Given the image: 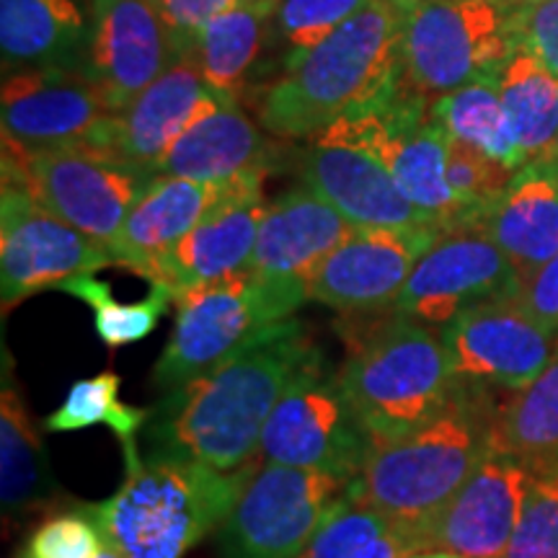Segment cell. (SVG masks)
<instances>
[{
  "instance_id": "13",
  "label": "cell",
  "mask_w": 558,
  "mask_h": 558,
  "mask_svg": "<svg viewBox=\"0 0 558 558\" xmlns=\"http://www.w3.org/2000/svg\"><path fill=\"white\" fill-rule=\"evenodd\" d=\"M522 279L481 228L445 230L416 262L390 311L427 326H448L473 305L520 298Z\"/></svg>"
},
{
  "instance_id": "43",
  "label": "cell",
  "mask_w": 558,
  "mask_h": 558,
  "mask_svg": "<svg viewBox=\"0 0 558 558\" xmlns=\"http://www.w3.org/2000/svg\"><path fill=\"white\" fill-rule=\"evenodd\" d=\"M96 558H128V556H124V554H122V550L114 546V543H111V541H107V538H104V546H101V550H99V554H96Z\"/></svg>"
},
{
  "instance_id": "22",
  "label": "cell",
  "mask_w": 558,
  "mask_h": 558,
  "mask_svg": "<svg viewBox=\"0 0 558 558\" xmlns=\"http://www.w3.org/2000/svg\"><path fill=\"white\" fill-rule=\"evenodd\" d=\"M277 145L251 122L239 99H222L194 122L160 160L158 177H181L226 184L248 173L275 169Z\"/></svg>"
},
{
  "instance_id": "21",
  "label": "cell",
  "mask_w": 558,
  "mask_h": 558,
  "mask_svg": "<svg viewBox=\"0 0 558 558\" xmlns=\"http://www.w3.org/2000/svg\"><path fill=\"white\" fill-rule=\"evenodd\" d=\"M222 99L226 96L207 86L192 60L179 58L128 109L111 114L107 150L158 177L166 153Z\"/></svg>"
},
{
  "instance_id": "39",
  "label": "cell",
  "mask_w": 558,
  "mask_h": 558,
  "mask_svg": "<svg viewBox=\"0 0 558 558\" xmlns=\"http://www.w3.org/2000/svg\"><path fill=\"white\" fill-rule=\"evenodd\" d=\"M150 9L163 21L173 50L179 58H186L192 41L218 13L233 9L243 0H148Z\"/></svg>"
},
{
  "instance_id": "28",
  "label": "cell",
  "mask_w": 558,
  "mask_h": 558,
  "mask_svg": "<svg viewBox=\"0 0 558 558\" xmlns=\"http://www.w3.org/2000/svg\"><path fill=\"white\" fill-rule=\"evenodd\" d=\"M432 122L518 173L525 163L499 94V73L471 81L432 101Z\"/></svg>"
},
{
  "instance_id": "30",
  "label": "cell",
  "mask_w": 558,
  "mask_h": 558,
  "mask_svg": "<svg viewBox=\"0 0 558 558\" xmlns=\"http://www.w3.org/2000/svg\"><path fill=\"white\" fill-rule=\"evenodd\" d=\"M0 476L5 518H19L50 499L52 478L47 471L45 450L19 390L9 383V375L0 401Z\"/></svg>"
},
{
  "instance_id": "19",
  "label": "cell",
  "mask_w": 558,
  "mask_h": 558,
  "mask_svg": "<svg viewBox=\"0 0 558 558\" xmlns=\"http://www.w3.org/2000/svg\"><path fill=\"white\" fill-rule=\"evenodd\" d=\"M300 171L303 186L337 207L357 230H445L401 192L388 166L360 145L313 137Z\"/></svg>"
},
{
  "instance_id": "44",
  "label": "cell",
  "mask_w": 558,
  "mask_h": 558,
  "mask_svg": "<svg viewBox=\"0 0 558 558\" xmlns=\"http://www.w3.org/2000/svg\"><path fill=\"white\" fill-rule=\"evenodd\" d=\"M407 558H463V556L450 554V550H416V554H411Z\"/></svg>"
},
{
  "instance_id": "23",
  "label": "cell",
  "mask_w": 558,
  "mask_h": 558,
  "mask_svg": "<svg viewBox=\"0 0 558 558\" xmlns=\"http://www.w3.org/2000/svg\"><path fill=\"white\" fill-rule=\"evenodd\" d=\"M241 179V177H239ZM235 181V179H233ZM156 177L124 222L120 241L114 246L117 267L148 277L166 251H171L197 222L226 197L230 184Z\"/></svg>"
},
{
  "instance_id": "24",
  "label": "cell",
  "mask_w": 558,
  "mask_h": 558,
  "mask_svg": "<svg viewBox=\"0 0 558 558\" xmlns=\"http://www.w3.org/2000/svg\"><path fill=\"white\" fill-rule=\"evenodd\" d=\"M478 228L505 251L525 284L558 254V171L530 160Z\"/></svg>"
},
{
  "instance_id": "12",
  "label": "cell",
  "mask_w": 558,
  "mask_h": 558,
  "mask_svg": "<svg viewBox=\"0 0 558 558\" xmlns=\"http://www.w3.org/2000/svg\"><path fill=\"white\" fill-rule=\"evenodd\" d=\"M114 262L101 243L68 226L29 192L3 184L0 194V298L3 311L75 275H94Z\"/></svg>"
},
{
  "instance_id": "10",
  "label": "cell",
  "mask_w": 558,
  "mask_h": 558,
  "mask_svg": "<svg viewBox=\"0 0 558 558\" xmlns=\"http://www.w3.org/2000/svg\"><path fill=\"white\" fill-rule=\"evenodd\" d=\"M369 448L373 439L354 414L339 373L316 349L271 411L259 445L262 460L326 471L354 484Z\"/></svg>"
},
{
  "instance_id": "27",
  "label": "cell",
  "mask_w": 558,
  "mask_h": 558,
  "mask_svg": "<svg viewBox=\"0 0 558 558\" xmlns=\"http://www.w3.org/2000/svg\"><path fill=\"white\" fill-rule=\"evenodd\" d=\"M494 448L520 460L535 478L558 473V352L499 409Z\"/></svg>"
},
{
  "instance_id": "3",
  "label": "cell",
  "mask_w": 558,
  "mask_h": 558,
  "mask_svg": "<svg viewBox=\"0 0 558 558\" xmlns=\"http://www.w3.org/2000/svg\"><path fill=\"white\" fill-rule=\"evenodd\" d=\"M399 78V19L390 0H373L313 50L288 54L256 117L275 137H316Z\"/></svg>"
},
{
  "instance_id": "7",
  "label": "cell",
  "mask_w": 558,
  "mask_h": 558,
  "mask_svg": "<svg viewBox=\"0 0 558 558\" xmlns=\"http://www.w3.org/2000/svg\"><path fill=\"white\" fill-rule=\"evenodd\" d=\"M153 173L96 148L21 150L3 143V184L29 192L114 256L124 222L143 197Z\"/></svg>"
},
{
  "instance_id": "8",
  "label": "cell",
  "mask_w": 558,
  "mask_h": 558,
  "mask_svg": "<svg viewBox=\"0 0 558 558\" xmlns=\"http://www.w3.org/2000/svg\"><path fill=\"white\" fill-rule=\"evenodd\" d=\"M354 507L352 481L316 469L264 463L220 525L222 558H298Z\"/></svg>"
},
{
  "instance_id": "42",
  "label": "cell",
  "mask_w": 558,
  "mask_h": 558,
  "mask_svg": "<svg viewBox=\"0 0 558 558\" xmlns=\"http://www.w3.org/2000/svg\"><path fill=\"white\" fill-rule=\"evenodd\" d=\"M535 160H541V163H546V166H550V169L554 171H558V135H556V140L554 143H550V148L543 153L541 158H535Z\"/></svg>"
},
{
  "instance_id": "9",
  "label": "cell",
  "mask_w": 558,
  "mask_h": 558,
  "mask_svg": "<svg viewBox=\"0 0 558 558\" xmlns=\"http://www.w3.org/2000/svg\"><path fill=\"white\" fill-rule=\"evenodd\" d=\"M288 318L251 269L184 292L169 344L153 367L156 386L169 393L190 386Z\"/></svg>"
},
{
  "instance_id": "1",
  "label": "cell",
  "mask_w": 558,
  "mask_h": 558,
  "mask_svg": "<svg viewBox=\"0 0 558 558\" xmlns=\"http://www.w3.org/2000/svg\"><path fill=\"white\" fill-rule=\"evenodd\" d=\"M316 349L295 318L269 326L213 373L166 396L148 429L153 452L220 471L254 463L271 411Z\"/></svg>"
},
{
  "instance_id": "16",
  "label": "cell",
  "mask_w": 558,
  "mask_h": 558,
  "mask_svg": "<svg viewBox=\"0 0 558 558\" xmlns=\"http://www.w3.org/2000/svg\"><path fill=\"white\" fill-rule=\"evenodd\" d=\"M533 481L520 460L492 448L450 505L418 533V548L450 550L463 558H505Z\"/></svg>"
},
{
  "instance_id": "14",
  "label": "cell",
  "mask_w": 558,
  "mask_h": 558,
  "mask_svg": "<svg viewBox=\"0 0 558 558\" xmlns=\"http://www.w3.org/2000/svg\"><path fill=\"white\" fill-rule=\"evenodd\" d=\"M450 367L458 380L520 390L556 357L558 331L518 298L473 305L442 326Z\"/></svg>"
},
{
  "instance_id": "25",
  "label": "cell",
  "mask_w": 558,
  "mask_h": 558,
  "mask_svg": "<svg viewBox=\"0 0 558 558\" xmlns=\"http://www.w3.org/2000/svg\"><path fill=\"white\" fill-rule=\"evenodd\" d=\"M75 0H0V52L5 73L81 68L88 45Z\"/></svg>"
},
{
  "instance_id": "38",
  "label": "cell",
  "mask_w": 558,
  "mask_h": 558,
  "mask_svg": "<svg viewBox=\"0 0 558 558\" xmlns=\"http://www.w3.org/2000/svg\"><path fill=\"white\" fill-rule=\"evenodd\" d=\"M509 32L514 47L535 54L558 75V0L509 3Z\"/></svg>"
},
{
  "instance_id": "41",
  "label": "cell",
  "mask_w": 558,
  "mask_h": 558,
  "mask_svg": "<svg viewBox=\"0 0 558 558\" xmlns=\"http://www.w3.org/2000/svg\"><path fill=\"white\" fill-rule=\"evenodd\" d=\"M416 550L418 538L414 530L393 522L386 533H380L378 538L369 541L354 558H407L411 554H416Z\"/></svg>"
},
{
  "instance_id": "37",
  "label": "cell",
  "mask_w": 558,
  "mask_h": 558,
  "mask_svg": "<svg viewBox=\"0 0 558 558\" xmlns=\"http://www.w3.org/2000/svg\"><path fill=\"white\" fill-rule=\"evenodd\" d=\"M393 525L386 514L375 512L369 507H349L337 520H331L313 538L308 548L298 558H354L369 541Z\"/></svg>"
},
{
  "instance_id": "5",
  "label": "cell",
  "mask_w": 558,
  "mask_h": 558,
  "mask_svg": "<svg viewBox=\"0 0 558 558\" xmlns=\"http://www.w3.org/2000/svg\"><path fill=\"white\" fill-rule=\"evenodd\" d=\"M339 383L373 445H380L435 418L460 380L442 333L393 313L360 337L339 369Z\"/></svg>"
},
{
  "instance_id": "46",
  "label": "cell",
  "mask_w": 558,
  "mask_h": 558,
  "mask_svg": "<svg viewBox=\"0 0 558 558\" xmlns=\"http://www.w3.org/2000/svg\"><path fill=\"white\" fill-rule=\"evenodd\" d=\"M556 352H558V341H556Z\"/></svg>"
},
{
  "instance_id": "35",
  "label": "cell",
  "mask_w": 558,
  "mask_h": 558,
  "mask_svg": "<svg viewBox=\"0 0 558 558\" xmlns=\"http://www.w3.org/2000/svg\"><path fill=\"white\" fill-rule=\"evenodd\" d=\"M505 558H558V473L533 481Z\"/></svg>"
},
{
  "instance_id": "31",
  "label": "cell",
  "mask_w": 558,
  "mask_h": 558,
  "mask_svg": "<svg viewBox=\"0 0 558 558\" xmlns=\"http://www.w3.org/2000/svg\"><path fill=\"white\" fill-rule=\"evenodd\" d=\"M120 375L111 373V369L96 375V378H83L73 383L62 407L45 418V429L75 432L94 427V424H107L120 437L124 458L132 456V452H137V432L150 418V411L128 407L120 399Z\"/></svg>"
},
{
  "instance_id": "29",
  "label": "cell",
  "mask_w": 558,
  "mask_h": 558,
  "mask_svg": "<svg viewBox=\"0 0 558 558\" xmlns=\"http://www.w3.org/2000/svg\"><path fill=\"white\" fill-rule=\"evenodd\" d=\"M499 94L525 163L541 158L558 135V75L514 47L499 70Z\"/></svg>"
},
{
  "instance_id": "45",
  "label": "cell",
  "mask_w": 558,
  "mask_h": 558,
  "mask_svg": "<svg viewBox=\"0 0 558 558\" xmlns=\"http://www.w3.org/2000/svg\"><path fill=\"white\" fill-rule=\"evenodd\" d=\"M507 3H518V0H507Z\"/></svg>"
},
{
  "instance_id": "32",
  "label": "cell",
  "mask_w": 558,
  "mask_h": 558,
  "mask_svg": "<svg viewBox=\"0 0 558 558\" xmlns=\"http://www.w3.org/2000/svg\"><path fill=\"white\" fill-rule=\"evenodd\" d=\"M60 292L75 295L90 305L96 313V333L111 349L135 344L156 331L160 316L169 311L173 300L171 290L163 284H150V295L135 303H120L111 298L107 282H99L94 275H75L65 279L58 288Z\"/></svg>"
},
{
  "instance_id": "11",
  "label": "cell",
  "mask_w": 558,
  "mask_h": 558,
  "mask_svg": "<svg viewBox=\"0 0 558 558\" xmlns=\"http://www.w3.org/2000/svg\"><path fill=\"white\" fill-rule=\"evenodd\" d=\"M111 114L107 96L86 65L19 70L3 81V143L21 150L78 145L107 150Z\"/></svg>"
},
{
  "instance_id": "34",
  "label": "cell",
  "mask_w": 558,
  "mask_h": 558,
  "mask_svg": "<svg viewBox=\"0 0 558 558\" xmlns=\"http://www.w3.org/2000/svg\"><path fill=\"white\" fill-rule=\"evenodd\" d=\"M512 179L514 171H509L499 160L488 158L486 153L473 148V145L450 137L448 181L452 192L476 213V228L484 220L488 207L507 192Z\"/></svg>"
},
{
  "instance_id": "6",
  "label": "cell",
  "mask_w": 558,
  "mask_h": 558,
  "mask_svg": "<svg viewBox=\"0 0 558 558\" xmlns=\"http://www.w3.org/2000/svg\"><path fill=\"white\" fill-rule=\"evenodd\" d=\"M401 81L427 99L497 75L514 52L507 0H390Z\"/></svg>"
},
{
  "instance_id": "15",
  "label": "cell",
  "mask_w": 558,
  "mask_h": 558,
  "mask_svg": "<svg viewBox=\"0 0 558 558\" xmlns=\"http://www.w3.org/2000/svg\"><path fill=\"white\" fill-rule=\"evenodd\" d=\"M354 230L337 207L308 186H298L269 205L246 269L262 279L271 298L292 316L311 300V284L320 264Z\"/></svg>"
},
{
  "instance_id": "40",
  "label": "cell",
  "mask_w": 558,
  "mask_h": 558,
  "mask_svg": "<svg viewBox=\"0 0 558 558\" xmlns=\"http://www.w3.org/2000/svg\"><path fill=\"white\" fill-rule=\"evenodd\" d=\"M518 300L535 318L558 331V254L522 284Z\"/></svg>"
},
{
  "instance_id": "2",
  "label": "cell",
  "mask_w": 558,
  "mask_h": 558,
  "mask_svg": "<svg viewBox=\"0 0 558 558\" xmlns=\"http://www.w3.org/2000/svg\"><path fill=\"white\" fill-rule=\"evenodd\" d=\"M497 414L481 383L460 380L435 418L369 448L352 484L354 505L411 527L418 538L492 452Z\"/></svg>"
},
{
  "instance_id": "18",
  "label": "cell",
  "mask_w": 558,
  "mask_h": 558,
  "mask_svg": "<svg viewBox=\"0 0 558 558\" xmlns=\"http://www.w3.org/2000/svg\"><path fill=\"white\" fill-rule=\"evenodd\" d=\"M445 230H354L311 284V300L341 313L390 311L416 262Z\"/></svg>"
},
{
  "instance_id": "20",
  "label": "cell",
  "mask_w": 558,
  "mask_h": 558,
  "mask_svg": "<svg viewBox=\"0 0 558 558\" xmlns=\"http://www.w3.org/2000/svg\"><path fill=\"white\" fill-rule=\"evenodd\" d=\"M179 60L148 0H90L86 70L122 111Z\"/></svg>"
},
{
  "instance_id": "4",
  "label": "cell",
  "mask_w": 558,
  "mask_h": 558,
  "mask_svg": "<svg viewBox=\"0 0 558 558\" xmlns=\"http://www.w3.org/2000/svg\"><path fill=\"white\" fill-rule=\"evenodd\" d=\"M128 460V478L114 497L83 509L128 558H181L228 520L254 463L220 471L199 460L150 452Z\"/></svg>"
},
{
  "instance_id": "17",
  "label": "cell",
  "mask_w": 558,
  "mask_h": 558,
  "mask_svg": "<svg viewBox=\"0 0 558 558\" xmlns=\"http://www.w3.org/2000/svg\"><path fill=\"white\" fill-rule=\"evenodd\" d=\"M267 173H248L230 184L226 197L148 271L150 284L171 290L173 303L184 292L246 269L269 205L264 202Z\"/></svg>"
},
{
  "instance_id": "33",
  "label": "cell",
  "mask_w": 558,
  "mask_h": 558,
  "mask_svg": "<svg viewBox=\"0 0 558 558\" xmlns=\"http://www.w3.org/2000/svg\"><path fill=\"white\" fill-rule=\"evenodd\" d=\"M369 3L373 0H277L271 34L290 47V54L313 50Z\"/></svg>"
},
{
  "instance_id": "36",
  "label": "cell",
  "mask_w": 558,
  "mask_h": 558,
  "mask_svg": "<svg viewBox=\"0 0 558 558\" xmlns=\"http://www.w3.org/2000/svg\"><path fill=\"white\" fill-rule=\"evenodd\" d=\"M101 546V527L83 509L47 518L32 530L16 558H96Z\"/></svg>"
},
{
  "instance_id": "26",
  "label": "cell",
  "mask_w": 558,
  "mask_h": 558,
  "mask_svg": "<svg viewBox=\"0 0 558 558\" xmlns=\"http://www.w3.org/2000/svg\"><path fill=\"white\" fill-rule=\"evenodd\" d=\"M277 0H243L222 11L197 34L186 60L199 68L207 86L228 99H239L248 70L259 60L264 39L271 32Z\"/></svg>"
}]
</instances>
